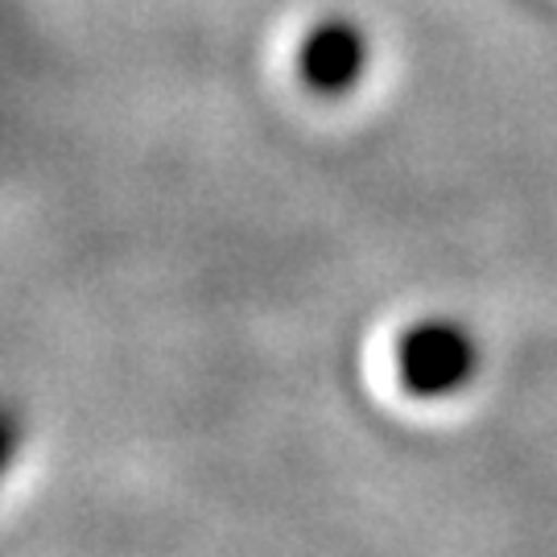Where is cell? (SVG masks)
Listing matches in <instances>:
<instances>
[{
  "instance_id": "cell-2",
  "label": "cell",
  "mask_w": 557,
  "mask_h": 557,
  "mask_svg": "<svg viewBox=\"0 0 557 557\" xmlns=\"http://www.w3.org/2000/svg\"><path fill=\"white\" fill-rule=\"evenodd\" d=\"M368 71V38L356 21H319L298 46V75L310 91L343 96L351 91Z\"/></svg>"
},
{
  "instance_id": "cell-1",
  "label": "cell",
  "mask_w": 557,
  "mask_h": 557,
  "mask_svg": "<svg viewBox=\"0 0 557 557\" xmlns=\"http://www.w3.org/2000/svg\"><path fill=\"white\" fill-rule=\"evenodd\" d=\"M479 368V347L458 322H413L397 343V376L413 397H450Z\"/></svg>"
}]
</instances>
